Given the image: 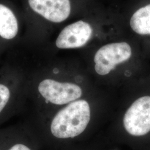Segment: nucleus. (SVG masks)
<instances>
[{"label": "nucleus", "instance_id": "6", "mask_svg": "<svg viewBox=\"0 0 150 150\" xmlns=\"http://www.w3.org/2000/svg\"><path fill=\"white\" fill-rule=\"evenodd\" d=\"M28 2L33 11L52 22L64 21L71 14L70 0H28Z\"/></svg>", "mask_w": 150, "mask_h": 150}, {"label": "nucleus", "instance_id": "3", "mask_svg": "<svg viewBox=\"0 0 150 150\" xmlns=\"http://www.w3.org/2000/svg\"><path fill=\"white\" fill-rule=\"evenodd\" d=\"M131 56V47L126 42L106 44L99 48L95 54V70L98 75H107L117 65L128 61Z\"/></svg>", "mask_w": 150, "mask_h": 150}, {"label": "nucleus", "instance_id": "2", "mask_svg": "<svg viewBox=\"0 0 150 150\" xmlns=\"http://www.w3.org/2000/svg\"><path fill=\"white\" fill-rule=\"evenodd\" d=\"M125 129L134 137H142L150 133V95L137 98L129 106L123 117Z\"/></svg>", "mask_w": 150, "mask_h": 150}, {"label": "nucleus", "instance_id": "1", "mask_svg": "<svg viewBox=\"0 0 150 150\" xmlns=\"http://www.w3.org/2000/svg\"><path fill=\"white\" fill-rule=\"evenodd\" d=\"M90 108L85 100L71 102L54 116L51 131L59 139L74 138L81 134L90 120Z\"/></svg>", "mask_w": 150, "mask_h": 150}, {"label": "nucleus", "instance_id": "4", "mask_svg": "<svg viewBox=\"0 0 150 150\" xmlns=\"http://www.w3.org/2000/svg\"><path fill=\"white\" fill-rule=\"evenodd\" d=\"M38 91L47 101L59 105L75 101L82 93L80 87L75 83L51 79L41 81L38 85Z\"/></svg>", "mask_w": 150, "mask_h": 150}, {"label": "nucleus", "instance_id": "8", "mask_svg": "<svg viewBox=\"0 0 150 150\" xmlns=\"http://www.w3.org/2000/svg\"><path fill=\"white\" fill-rule=\"evenodd\" d=\"M134 32L140 35H150V4L135 11L129 20Z\"/></svg>", "mask_w": 150, "mask_h": 150}, {"label": "nucleus", "instance_id": "9", "mask_svg": "<svg viewBox=\"0 0 150 150\" xmlns=\"http://www.w3.org/2000/svg\"><path fill=\"white\" fill-rule=\"evenodd\" d=\"M10 97V92L7 87L0 84V112L7 105Z\"/></svg>", "mask_w": 150, "mask_h": 150}, {"label": "nucleus", "instance_id": "5", "mask_svg": "<svg viewBox=\"0 0 150 150\" xmlns=\"http://www.w3.org/2000/svg\"><path fill=\"white\" fill-rule=\"evenodd\" d=\"M93 33L91 25L80 20L67 25L59 33L56 45L60 49L80 48L90 40Z\"/></svg>", "mask_w": 150, "mask_h": 150}, {"label": "nucleus", "instance_id": "10", "mask_svg": "<svg viewBox=\"0 0 150 150\" xmlns=\"http://www.w3.org/2000/svg\"><path fill=\"white\" fill-rule=\"evenodd\" d=\"M8 150H31L27 146L23 144H16Z\"/></svg>", "mask_w": 150, "mask_h": 150}, {"label": "nucleus", "instance_id": "7", "mask_svg": "<svg viewBox=\"0 0 150 150\" xmlns=\"http://www.w3.org/2000/svg\"><path fill=\"white\" fill-rule=\"evenodd\" d=\"M18 22L13 12L0 4V36L6 40L15 38L18 32Z\"/></svg>", "mask_w": 150, "mask_h": 150}]
</instances>
